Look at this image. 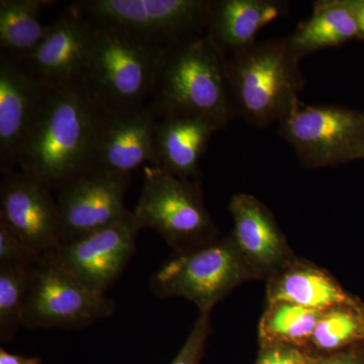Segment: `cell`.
<instances>
[{"label": "cell", "instance_id": "obj_1", "mask_svg": "<svg viewBox=\"0 0 364 364\" xmlns=\"http://www.w3.org/2000/svg\"><path fill=\"white\" fill-rule=\"evenodd\" d=\"M105 114L90 97L83 79L53 88L21 151V171L57 191L90 170Z\"/></svg>", "mask_w": 364, "mask_h": 364}, {"label": "cell", "instance_id": "obj_2", "mask_svg": "<svg viewBox=\"0 0 364 364\" xmlns=\"http://www.w3.org/2000/svg\"><path fill=\"white\" fill-rule=\"evenodd\" d=\"M226 64L205 33L161 48L151 107L158 117L195 114L225 128L237 117Z\"/></svg>", "mask_w": 364, "mask_h": 364}, {"label": "cell", "instance_id": "obj_3", "mask_svg": "<svg viewBox=\"0 0 364 364\" xmlns=\"http://www.w3.org/2000/svg\"><path fill=\"white\" fill-rule=\"evenodd\" d=\"M286 39L256 42L228 57L227 78L237 117L251 126L279 124L306 85Z\"/></svg>", "mask_w": 364, "mask_h": 364}, {"label": "cell", "instance_id": "obj_4", "mask_svg": "<svg viewBox=\"0 0 364 364\" xmlns=\"http://www.w3.org/2000/svg\"><path fill=\"white\" fill-rule=\"evenodd\" d=\"M93 26L83 76L90 97L107 112L145 107L152 97L161 48L117 26Z\"/></svg>", "mask_w": 364, "mask_h": 364}, {"label": "cell", "instance_id": "obj_5", "mask_svg": "<svg viewBox=\"0 0 364 364\" xmlns=\"http://www.w3.org/2000/svg\"><path fill=\"white\" fill-rule=\"evenodd\" d=\"M142 193L134 215L139 227L152 229L183 253L219 239L198 181L172 176L161 167H143Z\"/></svg>", "mask_w": 364, "mask_h": 364}, {"label": "cell", "instance_id": "obj_6", "mask_svg": "<svg viewBox=\"0 0 364 364\" xmlns=\"http://www.w3.org/2000/svg\"><path fill=\"white\" fill-rule=\"evenodd\" d=\"M254 279L232 235L183 253H174L150 280L158 299L183 298L210 314L236 287Z\"/></svg>", "mask_w": 364, "mask_h": 364}, {"label": "cell", "instance_id": "obj_7", "mask_svg": "<svg viewBox=\"0 0 364 364\" xmlns=\"http://www.w3.org/2000/svg\"><path fill=\"white\" fill-rule=\"evenodd\" d=\"M114 310V301L88 289L50 251L42 254L33 267L21 327L85 329L111 317Z\"/></svg>", "mask_w": 364, "mask_h": 364}, {"label": "cell", "instance_id": "obj_8", "mask_svg": "<svg viewBox=\"0 0 364 364\" xmlns=\"http://www.w3.org/2000/svg\"><path fill=\"white\" fill-rule=\"evenodd\" d=\"M213 0H81L69 11L163 48L207 31Z\"/></svg>", "mask_w": 364, "mask_h": 364}, {"label": "cell", "instance_id": "obj_9", "mask_svg": "<svg viewBox=\"0 0 364 364\" xmlns=\"http://www.w3.org/2000/svg\"><path fill=\"white\" fill-rule=\"evenodd\" d=\"M279 124V135L293 146L306 168L364 159V112L299 100Z\"/></svg>", "mask_w": 364, "mask_h": 364}, {"label": "cell", "instance_id": "obj_10", "mask_svg": "<svg viewBox=\"0 0 364 364\" xmlns=\"http://www.w3.org/2000/svg\"><path fill=\"white\" fill-rule=\"evenodd\" d=\"M131 176L91 168L57 191L61 243L121 221L131 210L124 196Z\"/></svg>", "mask_w": 364, "mask_h": 364}, {"label": "cell", "instance_id": "obj_11", "mask_svg": "<svg viewBox=\"0 0 364 364\" xmlns=\"http://www.w3.org/2000/svg\"><path fill=\"white\" fill-rule=\"evenodd\" d=\"M140 230L131 212L121 221L61 243L53 251L60 262L88 289L105 294L131 260Z\"/></svg>", "mask_w": 364, "mask_h": 364}, {"label": "cell", "instance_id": "obj_12", "mask_svg": "<svg viewBox=\"0 0 364 364\" xmlns=\"http://www.w3.org/2000/svg\"><path fill=\"white\" fill-rule=\"evenodd\" d=\"M53 88L33 78L18 60L0 54V170L14 171L21 151Z\"/></svg>", "mask_w": 364, "mask_h": 364}, {"label": "cell", "instance_id": "obj_13", "mask_svg": "<svg viewBox=\"0 0 364 364\" xmlns=\"http://www.w3.org/2000/svg\"><path fill=\"white\" fill-rule=\"evenodd\" d=\"M51 191L23 171L4 174L0 183V222L40 255L61 244L58 205Z\"/></svg>", "mask_w": 364, "mask_h": 364}, {"label": "cell", "instance_id": "obj_14", "mask_svg": "<svg viewBox=\"0 0 364 364\" xmlns=\"http://www.w3.org/2000/svg\"><path fill=\"white\" fill-rule=\"evenodd\" d=\"M157 121L156 112L150 104L134 111L105 112L95 141L91 168L131 176L140 167L155 166Z\"/></svg>", "mask_w": 364, "mask_h": 364}, {"label": "cell", "instance_id": "obj_15", "mask_svg": "<svg viewBox=\"0 0 364 364\" xmlns=\"http://www.w3.org/2000/svg\"><path fill=\"white\" fill-rule=\"evenodd\" d=\"M229 210L232 237L254 279H269L296 259L272 210L255 196L235 195Z\"/></svg>", "mask_w": 364, "mask_h": 364}, {"label": "cell", "instance_id": "obj_16", "mask_svg": "<svg viewBox=\"0 0 364 364\" xmlns=\"http://www.w3.org/2000/svg\"><path fill=\"white\" fill-rule=\"evenodd\" d=\"M95 26L67 11L49 26L47 35L30 56L18 61L25 70L51 88L82 80Z\"/></svg>", "mask_w": 364, "mask_h": 364}, {"label": "cell", "instance_id": "obj_17", "mask_svg": "<svg viewBox=\"0 0 364 364\" xmlns=\"http://www.w3.org/2000/svg\"><path fill=\"white\" fill-rule=\"evenodd\" d=\"M222 127L195 114L158 117L155 131L156 165L172 176L196 181L198 164L208 142Z\"/></svg>", "mask_w": 364, "mask_h": 364}, {"label": "cell", "instance_id": "obj_18", "mask_svg": "<svg viewBox=\"0 0 364 364\" xmlns=\"http://www.w3.org/2000/svg\"><path fill=\"white\" fill-rule=\"evenodd\" d=\"M287 11L289 4L279 0H213L205 36L228 58L257 42L260 31Z\"/></svg>", "mask_w": 364, "mask_h": 364}, {"label": "cell", "instance_id": "obj_19", "mask_svg": "<svg viewBox=\"0 0 364 364\" xmlns=\"http://www.w3.org/2000/svg\"><path fill=\"white\" fill-rule=\"evenodd\" d=\"M267 282V304L284 301L318 312L338 306H364L329 272L299 258Z\"/></svg>", "mask_w": 364, "mask_h": 364}, {"label": "cell", "instance_id": "obj_20", "mask_svg": "<svg viewBox=\"0 0 364 364\" xmlns=\"http://www.w3.org/2000/svg\"><path fill=\"white\" fill-rule=\"evenodd\" d=\"M355 39L359 40L358 23L348 0L314 2L310 18L286 38L289 49L299 59Z\"/></svg>", "mask_w": 364, "mask_h": 364}, {"label": "cell", "instance_id": "obj_21", "mask_svg": "<svg viewBox=\"0 0 364 364\" xmlns=\"http://www.w3.org/2000/svg\"><path fill=\"white\" fill-rule=\"evenodd\" d=\"M56 4L52 0H1L0 44L4 53L23 61L47 35L49 26L41 23L43 9Z\"/></svg>", "mask_w": 364, "mask_h": 364}, {"label": "cell", "instance_id": "obj_22", "mask_svg": "<svg viewBox=\"0 0 364 364\" xmlns=\"http://www.w3.org/2000/svg\"><path fill=\"white\" fill-rule=\"evenodd\" d=\"M321 313L284 301L267 304L258 326L261 344L299 348L310 344Z\"/></svg>", "mask_w": 364, "mask_h": 364}, {"label": "cell", "instance_id": "obj_23", "mask_svg": "<svg viewBox=\"0 0 364 364\" xmlns=\"http://www.w3.org/2000/svg\"><path fill=\"white\" fill-rule=\"evenodd\" d=\"M364 344V306H338L321 313L310 345L334 352Z\"/></svg>", "mask_w": 364, "mask_h": 364}, {"label": "cell", "instance_id": "obj_24", "mask_svg": "<svg viewBox=\"0 0 364 364\" xmlns=\"http://www.w3.org/2000/svg\"><path fill=\"white\" fill-rule=\"evenodd\" d=\"M35 264L0 268V339L2 342L11 341L21 327V314Z\"/></svg>", "mask_w": 364, "mask_h": 364}, {"label": "cell", "instance_id": "obj_25", "mask_svg": "<svg viewBox=\"0 0 364 364\" xmlns=\"http://www.w3.org/2000/svg\"><path fill=\"white\" fill-rule=\"evenodd\" d=\"M40 257V254L33 251L4 223L0 222V268L33 265Z\"/></svg>", "mask_w": 364, "mask_h": 364}, {"label": "cell", "instance_id": "obj_26", "mask_svg": "<svg viewBox=\"0 0 364 364\" xmlns=\"http://www.w3.org/2000/svg\"><path fill=\"white\" fill-rule=\"evenodd\" d=\"M210 314H200L191 328L188 339L171 364H200L210 328Z\"/></svg>", "mask_w": 364, "mask_h": 364}, {"label": "cell", "instance_id": "obj_27", "mask_svg": "<svg viewBox=\"0 0 364 364\" xmlns=\"http://www.w3.org/2000/svg\"><path fill=\"white\" fill-rule=\"evenodd\" d=\"M262 347L256 364H309L306 354L299 347L282 344Z\"/></svg>", "mask_w": 364, "mask_h": 364}, {"label": "cell", "instance_id": "obj_28", "mask_svg": "<svg viewBox=\"0 0 364 364\" xmlns=\"http://www.w3.org/2000/svg\"><path fill=\"white\" fill-rule=\"evenodd\" d=\"M358 347H351L330 358L320 359L313 364H364V352Z\"/></svg>", "mask_w": 364, "mask_h": 364}, {"label": "cell", "instance_id": "obj_29", "mask_svg": "<svg viewBox=\"0 0 364 364\" xmlns=\"http://www.w3.org/2000/svg\"><path fill=\"white\" fill-rule=\"evenodd\" d=\"M355 14L359 28V40L364 41V0H348Z\"/></svg>", "mask_w": 364, "mask_h": 364}, {"label": "cell", "instance_id": "obj_30", "mask_svg": "<svg viewBox=\"0 0 364 364\" xmlns=\"http://www.w3.org/2000/svg\"><path fill=\"white\" fill-rule=\"evenodd\" d=\"M28 358L9 353L4 348L0 349V364H26Z\"/></svg>", "mask_w": 364, "mask_h": 364}, {"label": "cell", "instance_id": "obj_31", "mask_svg": "<svg viewBox=\"0 0 364 364\" xmlns=\"http://www.w3.org/2000/svg\"><path fill=\"white\" fill-rule=\"evenodd\" d=\"M41 360L39 358H28L26 364H40Z\"/></svg>", "mask_w": 364, "mask_h": 364}]
</instances>
